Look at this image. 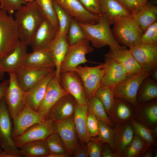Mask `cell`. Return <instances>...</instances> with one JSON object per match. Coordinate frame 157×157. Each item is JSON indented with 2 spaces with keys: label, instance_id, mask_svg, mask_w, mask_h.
Listing matches in <instances>:
<instances>
[{
  "label": "cell",
  "instance_id": "6da1fadb",
  "mask_svg": "<svg viewBox=\"0 0 157 157\" xmlns=\"http://www.w3.org/2000/svg\"><path fill=\"white\" fill-rule=\"evenodd\" d=\"M15 16L19 41L28 45L44 17L36 0L22 6Z\"/></svg>",
  "mask_w": 157,
  "mask_h": 157
},
{
  "label": "cell",
  "instance_id": "7a4b0ae2",
  "mask_svg": "<svg viewBox=\"0 0 157 157\" xmlns=\"http://www.w3.org/2000/svg\"><path fill=\"white\" fill-rule=\"evenodd\" d=\"M78 23L84 31L85 39L90 42L93 47L99 49L108 46L113 49L121 46L114 37L110 25L103 16H100L99 22L95 24Z\"/></svg>",
  "mask_w": 157,
  "mask_h": 157
},
{
  "label": "cell",
  "instance_id": "3957f363",
  "mask_svg": "<svg viewBox=\"0 0 157 157\" xmlns=\"http://www.w3.org/2000/svg\"><path fill=\"white\" fill-rule=\"evenodd\" d=\"M113 25V34L119 45L130 48L141 42L142 32L131 15L118 18Z\"/></svg>",
  "mask_w": 157,
  "mask_h": 157
},
{
  "label": "cell",
  "instance_id": "277c9868",
  "mask_svg": "<svg viewBox=\"0 0 157 157\" xmlns=\"http://www.w3.org/2000/svg\"><path fill=\"white\" fill-rule=\"evenodd\" d=\"M20 42L15 19L0 9V59L12 52Z\"/></svg>",
  "mask_w": 157,
  "mask_h": 157
},
{
  "label": "cell",
  "instance_id": "5b68a950",
  "mask_svg": "<svg viewBox=\"0 0 157 157\" xmlns=\"http://www.w3.org/2000/svg\"><path fill=\"white\" fill-rule=\"evenodd\" d=\"M151 72L143 70L128 77L115 87L114 97L121 98L129 102L136 108L139 103L137 95L139 87L143 80L149 76Z\"/></svg>",
  "mask_w": 157,
  "mask_h": 157
},
{
  "label": "cell",
  "instance_id": "8992f818",
  "mask_svg": "<svg viewBox=\"0 0 157 157\" xmlns=\"http://www.w3.org/2000/svg\"><path fill=\"white\" fill-rule=\"evenodd\" d=\"M89 42L84 39L69 45L61 64L60 74L72 70L81 64L90 62L85 57L86 54L94 51Z\"/></svg>",
  "mask_w": 157,
  "mask_h": 157
},
{
  "label": "cell",
  "instance_id": "52a82bcc",
  "mask_svg": "<svg viewBox=\"0 0 157 157\" xmlns=\"http://www.w3.org/2000/svg\"><path fill=\"white\" fill-rule=\"evenodd\" d=\"M11 118L3 97L0 101V145L3 151L14 154L18 157H23L11 138L13 127Z\"/></svg>",
  "mask_w": 157,
  "mask_h": 157
},
{
  "label": "cell",
  "instance_id": "ba28073f",
  "mask_svg": "<svg viewBox=\"0 0 157 157\" xmlns=\"http://www.w3.org/2000/svg\"><path fill=\"white\" fill-rule=\"evenodd\" d=\"M104 67V63H101L94 67L78 65L72 70L76 72L81 78L88 100L94 96L101 83Z\"/></svg>",
  "mask_w": 157,
  "mask_h": 157
},
{
  "label": "cell",
  "instance_id": "9c48e42d",
  "mask_svg": "<svg viewBox=\"0 0 157 157\" xmlns=\"http://www.w3.org/2000/svg\"><path fill=\"white\" fill-rule=\"evenodd\" d=\"M59 82L62 88L72 95L78 104H88V100L83 83L76 72L71 70L60 73Z\"/></svg>",
  "mask_w": 157,
  "mask_h": 157
},
{
  "label": "cell",
  "instance_id": "30bf717a",
  "mask_svg": "<svg viewBox=\"0 0 157 157\" xmlns=\"http://www.w3.org/2000/svg\"><path fill=\"white\" fill-rule=\"evenodd\" d=\"M9 83L4 97L11 118L13 119L26 106V92L19 85L15 74H9Z\"/></svg>",
  "mask_w": 157,
  "mask_h": 157
},
{
  "label": "cell",
  "instance_id": "8fae6325",
  "mask_svg": "<svg viewBox=\"0 0 157 157\" xmlns=\"http://www.w3.org/2000/svg\"><path fill=\"white\" fill-rule=\"evenodd\" d=\"M129 48L142 70L151 72L157 67V45L140 42Z\"/></svg>",
  "mask_w": 157,
  "mask_h": 157
},
{
  "label": "cell",
  "instance_id": "7c38bea8",
  "mask_svg": "<svg viewBox=\"0 0 157 157\" xmlns=\"http://www.w3.org/2000/svg\"><path fill=\"white\" fill-rule=\"evenodd\" d=\"M55 132L53 121L50 119H45L42 122L33 125L13 140L17 148L28 142L45 140L50 135Z\"/></svg>",
  "mask_w": 157,
  "mask_h": 157
},
{
  "label": "cell",
  "instance_id": "4fadbf2b",
  "mask_svg": "<svg viewBox=\"0 0 157 157\" xmlns=\"http://www.w3.org/2000/svg\"><path fill=\"white\" fill-rule=\"evenodd\" d=\"M13 119V127L11 135L13 140L22 135L33 125L45 120L43 115L26 105Z\"/></svg>",
  "mask_w": 157,
  "mask_h": 157
},
{
  "label": "cell",
  "instance_id": "5bb4252c",
  "mask_svg": "<svg viewBox=\"0 0 157 157\" xmlns=\"http://www.w3.org/2000/svg\"><path fill=\"white\" fill-rule=\"evenodd\" d=\"M72 17L79 23L94 24L99 21L100 16L86 10L78 0H53Z\"/></svg>",
  "mask_w": 157,
  "mask_h": 157
},
{
  "label": "cell",
  "instance_id": "9a60e30c",
  "mask_svg": "<svg viewBox=\"0 0 157 157\" xmlns=\"http://www.w3.org/2000/svg\"><path fill=\"white\" fill-rule=\"evenodd\" d=\"M104 69L101 83L104 85L115 86L127 77L123 65L109 52L104 55Z\"/></svg>",
  "mask_w": 157,
  "mask_h": 157
},
{
  "label": "cell",
  "instance_id": "2e32d148",
  "mask_svg": "<svg viewBox=\"0 0 157 157\" xmlns=\"http://www.w3.org/2000/svg\"><path fill=\"white\" fill-rule=\"evenodd\" d=\"M53 121L56 132L61 138L68 153L72 156L73 150L79 144L73 116Z\"/></svg>",
  "mask_w": 157,
  "mask_h": 157
},
{
  "label": "cell",
  "instance_id": "e0dca14e",
  "mask_svg": "<svg viewBox=\"0 0 157 157\" xmlns=\"http://www.w3.org/2000/svg\"><path fill=\"white\" fill-rule=\"evenodd\" d=\"M58 32L51 24L44 17L29 45L33 51L49 47L57 37Z\"/></svg>",
  "mask_w": 157,
  "mask_h": 157
},
{
  "label": "cell",
  "instance_id": "ac0fdd59",
  "mask_svg": "<svg viewBox=\"0 0 157 157\" xmlns=\"http://www.w3.org/2000/svg\"><path fill=\"white\" fill-rule=\"evenodd\" d=\"M54 69L22 67L15 74L16 80L20 87L26 92Z\"/></svg>",
  "mask_w": 157,
  "mask_h": 157
},
{
  "label": "cell",
  "instance_id": "d6986e66",
  "mask_svg": "<svg viewBox=\"0 0 157 157\" xmlns=\"http://www.w3.org/2000/svg\"><path fill=\"white\" fill-rule=\"evenodd\" d=\"M22 67L55 69L56 65L50 47L27 53Z\"/></svg>",
  "mask_w": 157,
  "mask_h": 157
},
{
  "label": "cell",
  "instance_id": "ffe728a7",
  "mask_svg": "<svg viewBox=\"0 0 157 157\" xmlns=\"http://www.w3.org/2000/svg\"><path fill=\"white\" fill-rule=\"evenodd\" d=\"M68 94L62 88L55 75L48 84L44 95L36 111L45 118L49 110L57 101Z\"/></svg>",
  "mask_w": 157,
  "mask_h": 157
},
{
  "label": "cell",
  "instance_id": "44dd1931",
  "mask_svg": "<svg viewBox=\"0 0 157 157\" xmlns=\"http://www.w3.org/2000/svg\"><path fill=\"white\" fill-rule=\"evenodd\" d=\"M76 102L71 94L66 95L49 110L45 117V119L58 121L73 116Z\"/></svg>",
  "mask_w": 157,
  "mask_h": 157
},
{
  "label": "cell",
  "instance_id": "7402d4cb",
  "mask_svg": "<svg viewBox=\"0 0 157 157\" xmlns=\"http://www.w3.org/2000/svg\"><path fill=\"white\" fill-rule=\"evenodd\" d=\"M27 46L20 42L12 52L0 59V66L5 72L16 74L21 68Z\"/></svg>",
  "mask_w": 157,
  "mask_h": 157
},
{
  "label": "cell",
  "instance_id": "603a6c76",
  "mask_svg": "<svg viewBox=\"0 0 157 157\" xmlns=\"http://www.w3.org/2000/svg\"><path fill=\"white\" fill-rule=\"evenodd\" d=\"M55 74L54 69L26 92V105L36 111L44 95L48 84Z\"/></svg>",
  "mask_w": 157,
  "mask_h": 157
},
{
  "label": "cell",
  "instance_id": "cb8c5ba5",
  "mask_svg": "<svg viewBox=\"0 0 157 157\" xmlns=\"http://www.w3.org/2000/svg\"><path fill=\"white\" fill-rule=\"evenodd\" d=\"M134 119L152 129L157 127V100L139 104L135 108Z\"/></svg>",
  "mask_w": 157,
  "mask_h": 157
},
{
  "label": "cell",
  "instance_id": "d4e9b609",
  "mask_svg": "<svg viewBox=\"0 0 157 157\" xmlns=\"http://www.w3.org/2000/svg\"><path fill=\"white\" fill-rule=\"evenodd\" d=\"M135 108L121 98H115L112 110L108 116L115 126L130 121L134 118Z\"/></svg>",
  "mask_w": 157,
  "mask_h": 157
},
{
  "label": "cell",
  "instance_id": "484cf974",
  "mask_svg": "<svg viewBox=\"0 0 157 157\" xmlns=\"http://www.w3.org/2000/svg\"><path fill=\"white\" fill-rule=\"evenodd\" d=\"M109 52L123 65L127 77L142 71L141 67L126 47L121 46L117 48L110 49Z\"/></svg>",
  "mask_w": 157,
  "mask_h": 157
},
{
  "label": "cell",
  "instance_id": "4316f807",
  "mask_svg": "<svg viewBox=\"0 0 157 157\" xmlns=\"http://www.w3.org/2000/svg\"><path fill=\"white\" fill-rule=\"evenodd\" d=\"M114 129L115 153L116 157H120L122 152L133 139L134 135L133 130L130 121L115 126Z\"/></svg>",
  "mask_w": 157,
  "mask_h": 157
},
{
  "label": "cell",
  "instance_id": "83f0119b",
  "mask_svg": "<svg viewBox=\"0 0 157 157\" xmlns=\"http://www.w3.org/2000/svg\"><path fill=\"white\" fill-rule=\"evenodd\" d=\"M99 3L101 16L105 18L110 25L118 18L131 15L117 0H100Z\"/></svg>",
  "mask_w": 157,
  "mask_h": 157
},
{
  "label": "cell",
  "instance_id": "f1b7e54d",
  "mask_svg": "<svg viewBox=\"0 0 157 157\" xmlns=\"http://www.w3.org/2000/svg\"><path fill=\"white\" fill-rule=\"evenodd\" d=\"M88 111V104L80 105L76 102L73 118L80 144L87 143L90 138L87 127Z\"/></svg>",
  "mask_w": 157,
  "mask_h": 157
},
{
  "label": "cell",
  "instance_id": "f546056e",
  "mask_svg": "<svg viewBox=\"0 0 157 157\" xmlns=\"http://www.w3.org/2000/svg\"><path fill=\"white\" fill-rule=\"evenodd\" d=\"M131 15L143 34L149 26L157 21V7L148 1Z\"/></svg>",
  "mask_w": 157,
  "mask_h": 157
},
{
  "label": "cell",
  "instance_id": "4dcf8cb0",
  "mask_svg": "<svg viewBox=\"0 0 157 157\" xmlns=\"http://www.w3.org/2000/svg\"><path fill=\"white\" fill-rule=\"evenodd\" d=\"M17 148L23 157H47L50 154L45 140L28 142Z\"/></svg>",
  "mask_w": 157,
  "mask_h": 157
},
{
  "label": "cell",
  "instance_id": "1f68e13d",
  "mask_svg": "<svg viewBox=\"0 0 157 157\" xmlns=\"http://www.w3.org/2000/svg\"><path fill=\"white\" fill-rule=\"evenodd\" d=\"M69 45L67 35L56 38L50 46L56 65V76L58 81L61 63Z\"/></svg>",
  "mask_w": 157,
  "mask_h": 157
},
{
  "label": "cell",
  "instance_id": "d6a6232c",
  "mask_svg": "<svg viewBox=\"0 0 157 157\" xmlns=\"http://www.w3.org/2000/svg\"><path fill=\"white\" fill-rule=\"evenodd\" d=\"M157 98V82L150 76L145 78L138 90L137 100L139 104L147 102Z\"/></svg>",
  "mask_w": 157,
  "mask_h": 157
},
{
  "label": "cell",
  "instance_id": "836d02e7",
  "mask_svg": "<svg viewBox=\"0 0 157 157\" xmlns=\"http://www.w3.org/2000/svg\"><path fill=\"white\" fill-rule=\"evenodd\" d=\"M115 87L107 86L101 83L94 95L102 104L108 116L112 110L115 100L114 96Z\"/></svg>",
  "mask_w": 157,
  "mask_h": 157
},
{
  "label": "cell",
  "instance_id": "e575fe53",
  "mask_svg": "<svg viewBox=\"0 0 157 157\" xmlns=\"http://www.w3.org/2000/svg\"><path fill=\"white\" fill-rule=\"evenodd\" d=\"M130 122L134 135L140 137L148 144L156 147L157 140L154 138L151 129L139 123L134 119Z\"/></svg>",
  "mask_w": 157,
  "mask_h": 157
},
{
  "label": "cell",
  "instance_id": "d590c367",
  "mask_svg": "<svg viewBox=\"0 0 157 157\" xmlns=\"http://www.w3.org/2000/svg\"><path fill=\"white\" fill-rule=\"evenodd\" d=\"M44 17L58 31L59 26L53 0H36Z\"/></svg>",
  "mask_w": 157,
  "mask_h": 157
},
{
  "label": "cell",
  "instance_id": "8d00e7d4",
  "mask_svg": "<svg viewBox=\"0 0 157 157\" xmlns=\"http://www.w3.org/2000/svg\"><path fill=\"white\" fill-rule=\"evenodd\" d=\"M149 145L140 137L134 134L130 143L123 151L120 157H139Z\"/></svg>",
  "mask_w": 157,
  "mask_h": 157
},
{
  "label": "cell",
  "instance_id": "74e56055",
  "mask_svg": "<svg viewBox=\"0 0 157 157\" xmlns=\"http://www.w3.org/2000/svg\"><path fill=\"white\" fill-rule=\"evenodd\" d=\"M54 6L59 26L58 31L56 38L60 37L67 35L72 17L54 1Z\"/></svg>",
  "mask_w": 157,
  "mask_h": 157
},
{
  "label": "cell",
  "instance_id": "f35d334b",
  "mask_svg": "<svg viewBox=\"0 0 157 157\" xmlns=\"http://www.w3.org/2000/svg\"><path fill=\"white\" fill-rule=\"evenodd\" d=\"M88 110L92 113L98 119L113 128L115 127L110 122L103 106L94 96L88 100Z\"/></svg>",
  "mask_w": 157,
  "mask_h": 157
},
{
  "label": "cell",
  "instance_id": "ab89813d",
  "mask_svg": "<svg viewBox=\"0 0 157 157\" xmlns=\"http://www.w3.org/2000/svg\"><path fill=\"white\" fill-rule=\"evenodd\" d=\"M98 121L99 129L97 138L104 143L108 144L115 152L114 127H111L101 120L98 119Z\"/></svg>",
  "mask_w": 157,
  "mask_h": 157
},
{
  "label": "cell",
  "instance_id": "60d3db41",
  "mask_svg": "<svg viewBox=\"0 0 157 157\" xmlns=\"http://www.w3.org/2000/svg\"><path fill=\"white\" fill-rule=\"evenodd\" d=\"M45 140L50 154H69L63 140L56 132L50 135Z\"/></svg>",
  "mask_w": 157,
  "mask_h": 157
},
{
  "label": "cell",
  "instance_id": "b9f144b4",
  "mask_svg": "<svg viewBox=\"0 0 157 157\" xmlns=\"http://www.w3.org/2000/svg\"><path fill=\"white\" fill-rule=\"evenodd\" d=\"M69 45L75 44L85 39L84 31L74 18L72 17L67 34Z\"/></svg>",
  "mask_w": 157,
  "mask_h": 157
},
{
  "label": "cell",
  "instance_id": "7bdbcfd3",
  "mask_svg": "<svg viewBox=\"0 0 157 157\" xmlns=\"http://www.w3.org/2000/svg\"><path fill=\"white\" fill-rule=\"evenodd\" d=\"M0 9L12 15L15 10L27 3L25 0H0Z\"/></svg>",
  "mask_w": 157,
  "mask_h": 157
},
{
  "label": "cell",
  "instance_id": "ee69618b",
  "mask_svg": "<svg viewBox=\"0 0 157 157\" xmlns=\"http://www.w3.org/2000/svg\"><path fill=\"white\" fill-rule=\"evenodd\" d=\"M88 157H101L104 143L97 137H90L87 143Z\"/></svg>",
  "mask_w": 157,
  "mask_h": 157
},
{
  "label": "cell",
  "instance_id": "f6af8a7d",
  "mask_svg": "<svg viewBox=\"0 0 157 157\" xmlns=\"http://www.w3.org/2000/svg\"><path fill=\"white\" fill-rule=\"evenodd\" d=\"M141 42L146 43L157 45V22L149 26L142 34Z\"/></svg>",
  "mask_w": 157,
  "mask_h": 157
},
{
  "label": "cell",
  "instance_id": "bcb514c9",
  "mask_svg": "<svg viewBox=\"0 0 157 157\" xmlns=\"http://www.w3.org/2000/svg\"><path fill=\"white\" fill-rule=\"evenodd\" d=\"M87 127L90 138L97 136L99 129L98 119L88 109L87 117Z\"/></svg>",
  "mask_w": 157,
  "mask_h": 157
},
{
  "label": "cell",
  "instance_id": "7dc6e473",
  "mask_svg": "<svg viewBox=\"0 0 157 157\" xmlns=\"http://www.w3.org/2000/svg\"><path fill=\"white\" fill-rule=\"evenodd\" d=\"M88 11L94 15L101 16L100 0H78Z\"/></svg>",
  "mask_w": 157,
  "mask_h": 157
},
{
  "label": "cell",
  "instance_id": "c3c4849f",
  "mask_svg": "<svg viewBox=\"0 0 157 157\" xmlns=\"http://www.w3.org/2000/svg\"><path fill=\"white\" fill-rule=\"evenodd\" d=\"M72 156L74 157H88L87 143H79L73 150Z\"/></svg>",
  "mask_w": 157,
  "mask_h": 157
},
{
  "label": "cell",
  "instance_id": "681fc988",
  "mask_svg": "<svg viewBox=\"0 0 157 157\" xmlns=\"http://www.w3.org/2000/svg\"><path fill=\"white\" fill-rule=\"evenodd\" d=\"M131 14L135 8L136 0H117Z\"/></svg>",
  "mask_w": 157,
  "mask_h": 157
},
{
  "label": "cell",
  "instance_id": "f907efd6",
  "mask_svg": "<svg viewBox=\"0 0 157 157\" xmlns=\"http://www.w3.org/2000/svg\"><path fill=\"white\" fill-rule=\"evenodd\" d=\"M102 157H116L114 150L106 143H104Z\"/></svg>",
  "mask_w": 157,
  "mask_h": 157
},
{
  "label": "cell",
  "instance_id": "816d5d0a",
  "mask_svg": "<svg viewBox=\"0 0 157 157\" xmlns=\"http://www.w3.org/2000/svg\"><path fill=\"white\" fill-rule=\"evenodd\" d=\"M9 83V79L5 80L0 83V101L4 97Z\"/></svg>",
  "mask_w": 157,
  "mask_h": 157
},
{
  "label": "cell",
  "instance_id": "f5cc1de1",
  "mask_svg": "<svg viewBox=\"0 0 157 157\" xmlns=\"http://www.w3.org/2000/svg\"><path fill=\"white\" fill-rule=\"evenodd\" d=\"M154 146L152 145L148 146L139 156V157H154Z\"/></svg>",
  "mask_w": 157,
  "mask_h": 157
},
{
  "label": "cell",
  "instance_id": "db71d44e",
  "mask_svg": "<svg viewBox=\"0 0 157 157\" xmlns=\"http://www.w3.org/2000/svg\"><path fill=\"white\" fill-rule=\"evenodd\" d=\"M149 0H136L135 8L133 12L131 15L137 11L143 5L148 2Z\"/></svg>",
  "mask_w": 157,
  "mask_h": 157
},
{
  "label": "cell",
  "instance_id": "11a10c76",
  "mask_svg": "<svg viewBox=\"0 0 157 157\" xmlns=\"http://www.w3.org/2000/svg\"><path fill=\"white\" fill-rule=\"evenodd\" d=\"M0 157H18V156L14 154L3 150L0 154Z\"/></svg>",
  "mask_w": 157,
  "mask_h": 157
},
{
  "label": "cell",
  "instance_id": "9f6ffc18",
  "mask_svg": "<svg viewBox=\"0 0 157 157\" xmlns=\"http://www.w3.org/2000/svg\"><path fill=\"white\" fill-rule=\"evenodd\" d=\"M149 76L156 81H157V67L154 69L151 72Z\"/></svg>",
  "mask_w": 157,
  "mask_h": 157
},
{
  "label": "cell",
  "instance_id": "6f0895ef",
  "mask_svg": "<svg viewBox=\"0 0 157 157\" xmlns=\"http://www.w3.org/2000/svg\"><path fill=\"white\" fill-rule=\"evenodd\" d=\"M71 156L69 154H50L47 157H69Z\"/></svg>",
  "mask_w": 157,
  "mask_h": 157
},
{
  "label": "cell",
  "instance_id": "680465c9",
  "mask_svg": "<svg viewBox=\"0 0 157 157\" xmlns=\"http://www.w3.org/2000/svg\"><path fill=\"white\" fill-rule=\"evenodd\" d=\"M152 132L154 137L157 140V127L151 129Z\"/></svg>",
  "mask_w": 157,
  "mask_h": 157
},
{
  "label": "cell",
  "instance_id": "91938a15",
  "mask_svg": "<svg viewBox=\"0 0 157 157\" xmlns=\"http://www.w3.org/2000/svg\"><path fill=\"white\" fill-rule=\"evenodd\" d=\"M5 72L3 71L0 66V81L2 80L4 77Z\"/></svg>",
  "mask_w": 157,
  "mask_h": 157
},
{
  "label": "cell",
  "instance_id": "94428289",
  "mask_svg": "<svg viewBox=\"0 0 157 157\" xmlns=\"http://www.w3.org/2000/svg\"><path fill=\"white\" fill-rule=\"evenodd\" d=\"M25 0L26 2H27V3H28V2H30L33 1L35 0Z\"/></svg>",
  "mask_w": 157,
  "mask_h": 157
},
{
  "label": "cell",
  "instance_id": "6125c7cd",
  "mask_svg": "<svg viewBox=\"0 0 157 157\" xmlns=\"http://www.w3.org/2000/svg\"><path fill=\"white\" fill-rule=\"evenodd\" d=\"M3 151V150L0 145V154Z\"/></svg>",
  "mask_w": 157,
  "mask_h": 157
}]
</instances>
